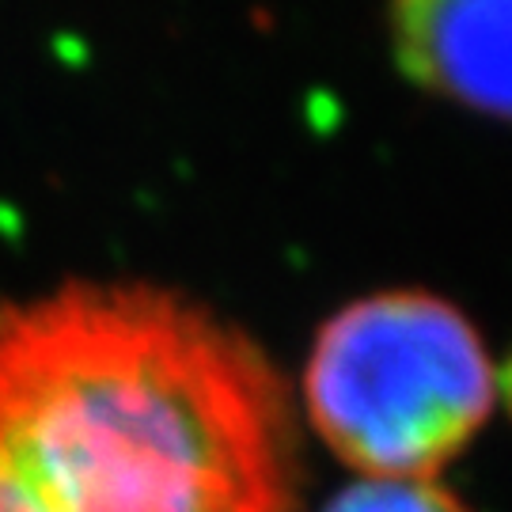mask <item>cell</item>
Returning <instances> with one entry per match:
<instances>
[{
	"instance_id": "6da1fadb",
	"label": "cell",
	"mask_w": 512,
	"mask_h": 512,
	"mask_svg": "<svg viewBox=\"0 0 512 512\" xmlns=\"http://www.w3.org/2000/svg\"><path fill=\"white\" fill-rule=\"evenodd\" d=\"M285 376L156 285L0 311V512H296Z\"/></svg>"
},
{
	"instance_id": "7a4b0ae2",
	"label": "cell",
	"mask_w": 512,
	"mask_h": 512,
	"mask_svg": "<svg viewBox=\"0 0 512 512\" xmlns=\"http://www.w3.org/2000/svg\"><path fill=\"white\" fill-rule=\"evenodd\" d=\"M494 399L482 334L456 304L418 289L330 315L304 368L311 425L365 478L433 482L486 425Z\"/></svg>"
},
{
	"instance_id": "3957f363",
	"label": "cell",
	"mask_w": 512,
	"mask_h": 512,
	"mask_svg": "<svg viewBox=\"0 0 512 512\" xmlns=\"http://www.w3.org/2000/svg\"><path fill=\"white\" fill-rule=\"evenodd\" d=\"M391 46L414 84L512 122V4L410 0L391 12Z\"/></svg>"
},
{
	"instance_id": "277c9868",
	"label": "cell",
	"mask_w": 512,
	"mask_h": 512,
	"mask_svg": "<svg viewBox=\"0 0 512 512\" xmlns=\"http://www.w3.org/2000/svg\"><path fill=\"white\" fill-rule=\"evenodd\" d=\"M323 512H471L452 490L437 482L365 478L330 501Z\"/></svg>"
},
{
	"instance_id": "5b68a950",
	"label": "cell",
	"mask_w": 512,
	"mask_h": 512,
	"mask_svg": "<svg viewBox=\"0 0 512 512\" xmlns=\"http://www.w3.org/2000/svg\"><path fill=\"white\" fill-rule=\"evenodd\" d=\"M497 391L505 395V406H509V414H512V357H509V365H505V372L497 376Z\"/></svg>"
}]
</instances>
